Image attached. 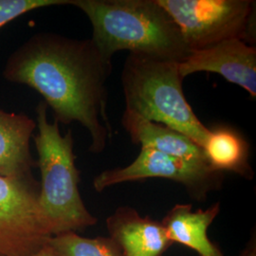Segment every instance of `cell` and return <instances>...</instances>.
<instances>
[{"mask_svg":"<svg viewBox=\"0 0 256 256\" xmlns=\"http://www.w3.org/2000/svg\"><path fill=\"white\" fill-rule=\"evenodd\" d=\"M111 70L92 39L39 32L10 55L3 76L42 95L59 124L79 122L90 135V151L101 153L112 138L106 110Z\"/></svg>","mask_w":256,"mask_h":256,"instance_id":"obj_1","label":"cell"},{"mask_svg":"<svg viewBox=\"0 0 256 256\" xmlns=\"http://www.w3.org/2000/svg\"><path fill=\"white\" fill-rule=\"evenodd\" d=\"M92 26V42L102 56L126 50L180 63L190 50L174 19L158 0H70Z\"/></svg>","mask_w":256,"mask_h":256,"instance_id":"obj_2","label":"cell"},{"mask_svg":"<svg viewBox=\"0 0 256 256\" xmlns=\"http://www.w3.org/2000/svg\"><path fill=\"white\" fill-rule=\"evenodd\" d=\"M45 102L37 104V134L34 137L40 169L39 207L52 236L92 227L97 218L86 207L79 191L80 172L75 164L72 130L62 135L59 122L48 120Z\"/></svg>","mask_w":256,"mask_h":256,"instance_id":"obj_3","label":"cell"},{"mask_svg":"<svg viewBox=\"0 0 256 256\" xmlns=\"http://www.w3.org/2000/svg\"><path fill=\"white\" fill-rule=\"evenodd\" d=\"M178 62L128 55L122 72L126 110L180 132L202 147L209 133L183 92Z\"/></svg>","mask_w":256,"mask_h":256,"instance_id":"obj_4","label":"cell"},{"mask_svg":"<svg viewBox=\"0 0 256 256\" xmlns=\"http://www.w3.org/2000/svg\"><path fill=\"white\" fill-rule=\"evenodd\" d=\"M158 1L180 28L190 52L230 39L256 43V1Z\"/></svg>","mask_w":256,"mask_h":256,"instance_id":"obj_5","label":"cell"},{"mask_svg":"<svg viewBox=\"0 0 256 256\" xmlns=\"http://www.w3.org/2000/svg\"><path fill=\"white\" fill-rule=\"evenodd\" d=\"M39 189L34 174L0 176V256H34L52 238L41 216Z\"/></svg>","mask_w":256,"mask_h":256,"instance_id":"obj_6","label":"cell"},{"mask_svg":"<svg viewBox=\"0 0 256 256\" xmlns=\"http://www.w3.org/2000/svg\"><path fill=\"white\" fill-rule=\"evenodd\" d=\"M148 178H164L180 183L196 200H206L209 192L222 187L224 174L212 168L205 160H188L140 148L136 160L124 168L106 170L93 180L97 192L120 183Z\"/></svg>","mask_w":256,"mask_h":256,"instance_id":"obj_7","label":"cell"},{"mask_svg":"<svg viewBox=\"0 0 256 256\" xmlns=\"http://www.w3.org/2000/svg\"><path fill=\"white\" fill-rule=\"evenodd\" d=\"M178 68L183 78L196 72L220 74L256 97V48L242 40L230 39L190 52Z\"/></svg>","mask_w":256,"mask_h":256,"instance_id":"obj_8","label":"cell"},{"mask_svg":"<svg viewBox=\"0 0 256 256\" xmlns=\"http://www.w3.org/2000/svg\"><path fill=\"white\" fill-rule=\"evenodd\" d=\"M106 228L120 256H164L173 245L160 222L131 207L115 210L106 218Z\"/></svg>","mask_w":256,"mask_h":256,"instance_id":"obj_9","label":"cell"},{"mask_svg":"<svg viewBox=\"0 0 256 256\" xmlns=\"http://www.w3.org/2000/svg\"><path fill=\"white\" fill-rule=\"evenodd\" d=\"M36 120L23 113L0 108V176L22 178L32 174L36 162L30 153Z\"/></svg>","mask_w":256,"mask_h":256,"instance_id":"obj_10","label":"cell"},{"mask_svg":"<svg viewBox=\"0 0 256 256\" xmlns=\"http://www.w3.org/2000/svg\"><path fill=\"white\" fill-rule=\"evenodd\" d=\"M220 212V202L206 210H192L191 204H176L160 223L173 244H182L200 256H224L208 236V229Z\"/></svg>","mask_w":256,"mask_h":256,"instance_id":"obj_11","label":"cell"},{"mask_svg":"<svg viewBox=\"0 0 256 256\" xmlns=\"http://www.w3.org/2000/svg\"><path fill=\"white\" fill-rule=\"evenodd\" d=\"M122 124L132 142L165 155L188 160H206L202 147L180 132L124 110Z\"/></svg>","mask_w":256,"mask_h":256,"instance_id":"obj_12","label":"cell"},{"mask_svg":"<svg viewBox=\"0 0 256 256\" xmlns=\"http://www.w3.org/2000/svg\"><path fill=\"white\" fill-rule=\"evenodd\" d=\"M248 144L232 128L220 126L209 129L202 146L207 162L220 172H232L250 180L254 176L248 162Z\"/></svg>","mask_w":256,"mask_h":256,"instance_id":"obj_13","label":"cell"},{"mask_svg":"<svg viewBox=\"0 0 256 256\" xmlns=\"http://www.w3.org/2000/svg\"><path fill=\"white\" fill-rule=\"evenodd\" d=\"M48 244L55 256H120L111 238H84L74 232L54 236Z\"/></svg>","mask_w":256,"mask_h":256,"instance_id":"obj_14","label":"cell"},{"mask_svg":"<svg viewBox=\"0 0 256 256\" xmlns=\"http://www.w3.org/2000/svg\"><path fill=\"white\" fill-rule=\"evenodd\" d=\"M70 5V0H0V28L34 10Z\"/></svg>","mask_w":256,"mask_h":256,"instance_id":"obj_15","label":"cell"},{"mask_svg":"<svg viewBox=\"0 0 256 256\" xmlns=\"http://www.w3.org/2000/svg\"><path fill=\"white\" fill-rule=\"evenodd\" d=\"M240 256H256V239L252 240Z\"/></svg>","mask_w":256,"mask_h":256,"instance_id":"obj_16","label":"cell"},{"mask_svg":"<svg viewBox=\"0 0 256 256\" xmlns=\"http://www.w3.org/2000/svg\"><path fill=\"white\" fill-rule=\"evenodd\" d=\"M32 256H55L52 248L50 247L48 244H46L45 247L42 248L40 250H38L36 254Z\"/></svg>","mask_w":256,"mask_h":256,"instance_id":"obj_17","label":"cell"},{"mask_svg":"<svg viewBox=\"0 0 256 256\" xmlns=\"http://www.w3.org/2000/svg\"></svg>","mask_w":256,"mask_h":256,"instance_id":"obj_18","label":"cell"}]
</instances>
